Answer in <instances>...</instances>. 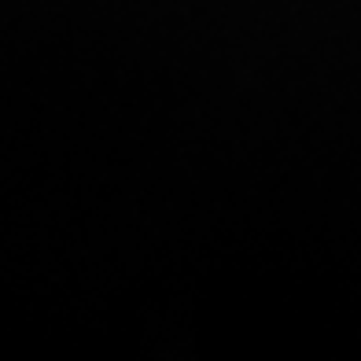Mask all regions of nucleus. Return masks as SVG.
Segmentation results:
<instances>
[]
</instances>
